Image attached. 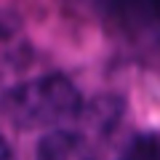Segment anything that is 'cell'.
<instances>
[{
    "mask_svg": "<svg viewBox=\"0 0 160 160\" xmlns=\"http://www.w3.org/2000/svg\"><path fill=\"white\" fill-rule=\"evenodd\" d=\"M83 107L78 86L64 75H43L8 88L0 109L19 128H43L72 120Z\"/></svg>",
    "mask_w": 160,
    "mask_h": 160,
    "instance_id": "1",
    "label": "cell"
},
{
    "mask_svg": "<svg viewBox=\"0 0 160 160\" xmlns=\"http://www.w3.org/2000/svg\"><path fill=\"white\" fill-rule=\"evenodd\" d=\"M35 160H93L91 147L80 133L51 131L40 139Z\"/></svg>",
    "mask_w": 160,
    "mask_h": 160,
    "instance_id": "2",
    "label": "cell"
},
{
    "mask_svg": "<svg viewBox=\"0 0 160 160\" xmlns=\"http://www.w3.org/2000/svg\"><path fill=\"white\" fill-rule=\"evenodd\" d=\"M0 160H16V158H13V149H11V144H8L3 136H0Z\"/></svg>",
    "mask_w": 160,
    "mask_h": 160,
    "instance_id": "3",
    "label": "cell"
}]
</instances>
